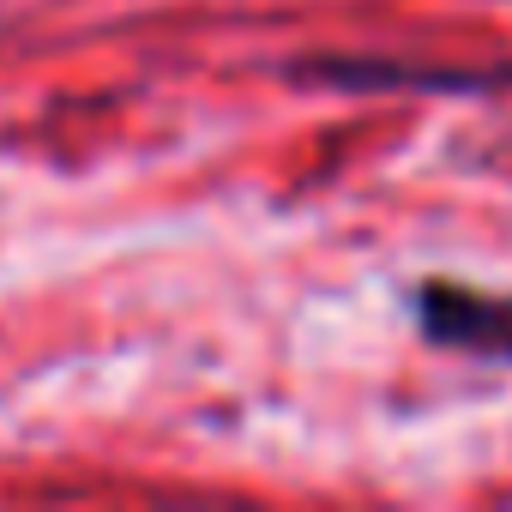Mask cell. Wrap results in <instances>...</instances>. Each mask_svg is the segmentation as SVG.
I'll return each instance as SVG.
<instances>
[{"instance_id": "cell-2", "label": "cell", "mask_w": 512, "mask_h": 512, "mask_svg": "<svg viewBox=\"0 0 512 512\" xmlns=\"http://www.w3.org/2000/svg\"><path fill=\"white\" fill-rule=\"evenodd\" d=\"M302 79L338 85V91H488L512 85L476 67H422V61H386V55H308L296 61Z\"/></svg>"}, {"instance_id": "cell-1", "label": "cell", "mask_w": 512, "mask_h": 512, "mask_svg": "<svg viewBox=\"0 0 512 512\" xmlns=\"http://www.w3.org/2000/svg\"><path fill=\"white\" fill-rule=\"evenodd\" d=\"M416 332L452 356L512 362V296H488L452 278H428L416 290Z\"/></svg>"}]
</instances>
